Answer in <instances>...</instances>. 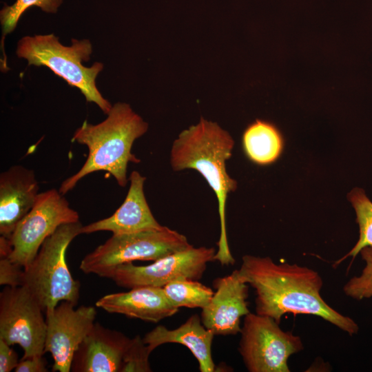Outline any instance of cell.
<instances>
[{"label": "cell", "instance_id": "6da1fadb", "mask_svg": "<svg viewBox=\"0 0 372 372\" xmlns=\"http://www.w3.org/2000/svg\"><path fill=\"white\" fill-rule=\"evenodd\" d=\"M242 279L256 291V313L280 323L286 313L313 315L350 335L358 324L330 307L320 295L323 282L318 273L296 264L275 263L269 257L245 255L238 269Z\"/></svg>", "mask_w": 372, "mask_h": 372}, {"label": "cell", "instance_id": "7a4b0ae2", "mask_svg": "<svg viewBox=\"0 0 372 372\" xmlns=\"http://www.w3.org/2000/svg\"><path fill=\"white\" fill-rule=\"evenodd\" d=\"M234 145V139L227 131L217 123L201 117L197 124L179 134L170 152V164L174 171L190 169L198 172L216 196L220 233L214 260L223 266L235 263L226 230L227 199L237 187L236 181L226 169V161L231 156Z\"/></svg>", "mask_w": 372, "mask_h": 372}, {"label": "cell", "instance_id": "3957f363", "mask_svg": "<svg viewBox=\"0 0 372 372\" xmlns=\"http://www.w3.org/2000/svg\"><path fill=\"white\" fill-rule=\"evenodd\" d=\"M147 130L148 123L123 102L114 103L107 118L98 124L84 121L72 141L87 146V159L77 172L61 183L59 192L65 194L83 177L99 171L108 172L119 186H126L129 163L141 162L132 152L133 143Z\"/></svg>", "mask_w": 372, "mask_h": 372}, {"label": "cell", "instance_id": "277c9868", "mask_svg": "<svg viewBox=\"0 0 372 372\" xmlns=\"http://www.w3.org/2000/svg\"><path fill=\"white\" fill-rule=\"evenodd\" d=\"M92 53L90 40L72 39V45H62L54 34L25 36L17 43L16 54L27 60L28 65L45 66L68 85L78 88L87 102L94 103L105 114L112 104L96 87V79L103 64L95 62L91 67L83 65Z\"/></svg>", "mask_w": 372, "mask_h": 372}, {"label": "cell", "instance_id": "5b68a950", "mask_svg": "<svg viewBox=\"0 0 372 372\" xmlns=\"http://www.w3.org/2000/svg\"><path fill=\"white\" fill-rule=\"evenodd\" d=\"M83 226L78 221L59 227L24 268L21 286L30 292L43 312L54 309L61 301L77 304L81 285L69 270L65 254L70 242L82 234Z\"/></svg>", "mask_w": 372, "mask_h": 372}, {"label": "cell", "instance_id": "8992f818", "mask_svg": "<svg viewBox=\"0 0 372 372\" xmlns=\"http://www.w3.org/2000/svg\"><path fill=\"white\" fill-rule=\"evenodd\" d=\"M183 234L167 227L134 233L112 234L80 263L85 273L109 278L118 266L136 260L155 261L191 247Z\"/></svg>", "mask_w": 372, "mask_h": 372}, {"label": "cell", "instance_id": "52a82bcc", "mask_svg": "<svg viewBox=\"0 0 372 372\" xmlns=\"http://www.w3.org/2000/svg\"><path fill=\"white\" fill-rule=\"evenodd\" d=\"M273 318L249 313L240 331L239 353L249 372H289V358L303 349L299 336Z\"/></svg>", "mask_w": 372, "mask_h": 372}, {"label": "cell", "instance_id": "ba28073f", "mask_svg": "<svg viewBox=\"0 0 372 372\" xmlns=\"http://www.w3.org/2000/svg\"><path fill=\"white\" fill-rule=\"evenodd\" d=\"M78 221L79 213L59 189L40 192L34 207L19 223L10 238L12 250L8 258L26 268L45 240L59 227Z\"/></svg>", "mask_w": 372, "mask_h": 372}, {"label": "cell", "instance_id": "9c48e42d", "mask_svg": "<svg viewBox=\"0 0 372 372\" xmlns=\"http://www.w3.org/2000/svg\"><path fill=\"white\" fill-rule=\"evenodd\" d=\"M43 311L23 286H6L0 293V338L23 351L22 358L41 357L47 324Z\"/></svg>", "mask_w": 372, "mask_h": 372}, {"label": "cell", "instance_id": "30bf717a", "mask_svg": "<svg viewBox=\"0 0 372 372\" xmlns=\"http://www.w3.org/2000/svg\"><path fill=\"white\" fill-rule=\"evenodd\" d=\"M214 247H191L168 255L150 265L138 266L132 262L121 265L114 269L111 279L121 287H163L178 280L200 279L207 263L214 260Z\"/></svg>", "mask_w": 372, "mask_h": 372}, {"label": "cell", "instance_id": "8fae6325", "mask_svg": "<svg viewBox=\"0 0 372 372\" xmlns=\"http://www.w3.org/2000/svg\"><path fill=\"white\" fill-rule=\"evenodd\" d=\"M61 301L45 312L47 324L44 352L51 354L53 371L70 372L74 355L92 328L96 310L92 306Z\"/></svg>", "mask_w": 372, "mask_h": 372}, {"label": "cell", "instance_id": "7c38bea8", "mask_svg": "<svg viewBox=\"0 0 372 372\" xmlns=\"http://www.w3.org/2000/svg\"><path fill=\"white\" fill-rule=\"evenodd\" d=\"M216 289L209 304L202 309L203 324L215 335L240 333V319L250 313L247 301L249 285L240 277L238 269L213 281Z\"/></svg>", "mask_w": 372, "mask_h": 372}, {"label": "cell", "instance_id": "4fadbf2b", "mask_svg": "<svg viewBox=\"0 0 372 372\" xmlns=\"http://www.w3.org/2000/svg\"><path fill=\"white\" fill-rule=\"evenodd\" d=\"M39 186L34 172L21 165L0 174V236L10 239L19 223L34 207Z\"/></svg>", "mask_w": 372, "mask_h": 372}, {"label": "cell", "instance_id": "5bb4252c", "mask_svg": "<svg viewBox=\"0 0 372 372\" xmlns=\"http://www.w3.org/2000/svg\"><path fill=\"white\" fill-rule=\"evenodd\" d=\"M130 338L95 322L76 351L73 372H121L123 358Z\"/></svg>", "mask_w": 372, "mask_h": 372}, {"label": "cell", "instance_id": "9a60e30c", "mask_svg": "<svg viewBox=\"0 0 372 372\" xmlns=\"http://www.w3.org/2000/svg\"><path fill=\"white\" fill-rule=\"evenodd\" d=\"M128 192L125 200L110 216L82 227V234L107 231L123 234L159 229L163 227L154 218L144 194L146 178L138 172H132Z\"/></svg>", "mask_w": 372, "mask_h": 372}, {"label": "cell", "instance_id": "2e32d148", "mask_svg": "<svg viewBox=\"0 0 372 372\" xmlns=\"http://www.w3.org/2000/svg\"><path fill=\"white\" fill-rule=\"evenodd\" d=\"M96 306L110 313L155 323L179 310L169 302L163 288L157 287H134L126 292L110 293L98 300Z\"/></svg>", "mask_w": 372, "mask_h": 372}, {"label": "cell", "instance_id": "e0dca14e", "mask_svg": "<svg viewBox=\"0 0 372 372\" xmlns=\"http://www.w3.org/2000/svg\"><path fill=\"white\" fill-rule=\"evenodd\" d=\"M214 333L202 323L200 316L194 314L174 329L158 325L143 338L152 353L156 348L166 343H177L185 346L198 362L201 372L215 371L211 355Z\"/></svg>", "mask_w": 372, "mask_h": 372}, {"label": "cell", "instance_id": "ac0fdd59", "mask_svg": "<svg viewBox=\"0 0 372 372\" xmlns=\"http://www.w3.org/2000/svg\"><path fill=\"white\" fill-rule=\"evenodd\" d=\"M242 144L248 158L260 165L276 161L282 146L281 135L272 124L257 120L245 131Z\"/></svg>", "mask_w": 372, "mask_h": 372}, {"label": "cell", "instance_id": "d6986e66", "mask_svg": "<svg viewBox=\"0 0 372 372\" xmlns=\"http://www.w3.org/2000/svg\"><path fill=\"white\" fill-rule=\"evenodd\" d=\"M163 288L169 302L178 309H203L209 304L214 293L209 287L193 280H175Z\"/></svg>", "mask_w": 372, "mask_h": 372}, {"label": "cell", "instance_id": "ffe728a7", "mask_svg": "<svg viewBox=\"0 0 372 372\" xmlns=\"http://www.w3.org/2000/svg\"><path fill=\"white\" fill-rule=\"evenodd\" d=\"M349 198L355 211L360 237L353 249L339 260L337 264L349 256L354 258L361 249L366 247H372V202L360 188H355L351 191Z\"/></svg>", "mask_w": 372, "mask_h": 372}, {"label": "cell", "instance_id": "44dd1931", "mask_svg": "<svg viewBox=\"0 0 372 372\" xmlns=\"http://www.w3.org/2000/svg\"><path fill=\"white\" fill-rule=\"evenodd\" d=\"M63 0H16L10 5H5L0 11L2 30L1 47L6 34L13 32L23 14L30 7L36 6L49 14H56Z\"/></svg>", "mask_w": 372, "mask_h": 372}, {"label": "cell", "instance_id": "7402d4cb", "mask_svg": "<svg viewBox=\"0 0 372 372\" xmlns=\"http://www.w3.org/2000/svg\"><path fill=\"white\" fill-rule=\"evenodd\" d=\"M360 253L365 266L361 274L351 278L343 288L347 296L358 300L372 298V247H366Z\"/></svg>", "mask_w": 372, "mask_h": 372}, {"label": "cell", "instance_id": "603a6c76", "mask_svg": "<svg viewBox=\"0 0 372 372\" xmlns=\"http://www.w3.org/2000/svg\"><path fill=\"white\" fill-rule=\"evenodd\" d=\"M147 345L139 335L131 338L123 358L121 372L152 371Z\"/></svg>", "mask_w": 372, "mask_h": 372}, {"label": "cell", "instance_id": "cb8c5ba5", "mask_svg": "<svg viewBox=\"0 0 372 372\" xmlns=\"http://www.w3.org/2000/svg\"><path fill=\"white\" fill-rule=\"evenodd\" d=\"M23 270L9 258H0V285L12 287L21 286Z\"/></svg>", "mask_w": 372, "mask_h": 372}, {"label": "cell", "instance_id": "d4e9b609", "mask_svg": "<svg viewBox=\"0 0 372 372\" xmlns=\"http://www.w3.org/2000/svg\"><path fill=\"white\" fill-rule=\"evenodd\" d=\"M19 362L16 351L4 340L0 338V372L14 370Z\"/></svg>", "mask_w": 372, "mask_h": 372}, {"label": "cell", "instance_id": "484cf974", "mask_svg": "<svg viewBox=\"0 0 372 372\" xmlns=\"http://www.w3.org/2000/svg\"><path fill=\"white\" fill-rule=\"evenodd\" d=\"M16 372H47L46 362L41 357L22 358L14 369Z\"/></svg>", "mask_w": 372, "mask_h": 372}]
</instances>
